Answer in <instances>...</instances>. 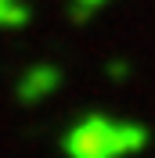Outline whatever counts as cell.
Masks as SVG:
<instances>
[{"label":"cell","instance_id":"6da1fadb","mask_svg":"<svg viewBox=\"0 0 155 158\" xmlns=\"http://www.w3.org/2000/svg\"><path fill=\"white\" fill-rule=\"evenodd\" d=\"M144 144V129L126 118L90 115L65 133L69 158H126L137 155Z\"/></svg>","mask_w":155,"mask_h":158}]
</instances>
